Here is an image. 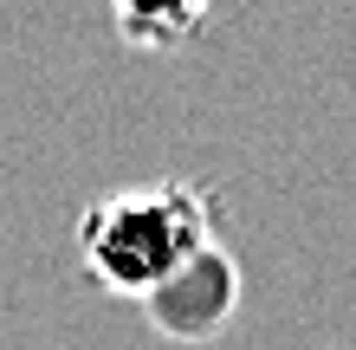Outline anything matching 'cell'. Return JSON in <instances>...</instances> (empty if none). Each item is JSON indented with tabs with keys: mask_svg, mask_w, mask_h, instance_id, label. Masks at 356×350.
I'll use <instances>...</instances> for the list:
<instances>
[{
	"mask_svg": "<svg viewBox=\"0 0 356 350\" xmlns=\"http://www.w3.org/2000/svg\"><path fill=\"white\" fill-rule=\"evenodd\" d=\"M214 240V195L181 175L136 182L85 208L78 221V260L111 299H149L188 253Z\"/></svg>",
	"mask_w": 356,
	"mask_h": 350,
	"instance_id": "obj_1",
	"label": "cell"
},
{
	"mask_svg": "<svg viewBox=\"0 0 356 350\" xmlns=\"http://www.w3.org/2000/svg\"><path fill=\"white\" fill-rule=\"evenodd\" d=\"M240 292H246L240 260L227 253L220 240H207L201 253H188L175 273L143 299V312H149V324L162 337H175V344H214L227 324H234Z\"/></svg>",
	"mask_w": 356,
	"mask_h": 350,
	"instance_id": "obj_2",
	"label": "cell"
},
{
	"mask_svg": "<svg viewBox=\"0 0 356 350\" xmlns=\"http://www.w3.org/2000/svg\"><path fill=\"white\" fill-rule=\"evenodd\" d=\"M111 19L123 33V46L136 52H175L201 33L207 0H111Z\"/></svg>",
	"mask_w": 356,
	"mask_h": 350,
	"instance_id": "obj_3",
	"label": "cell"
}]
</instances>
